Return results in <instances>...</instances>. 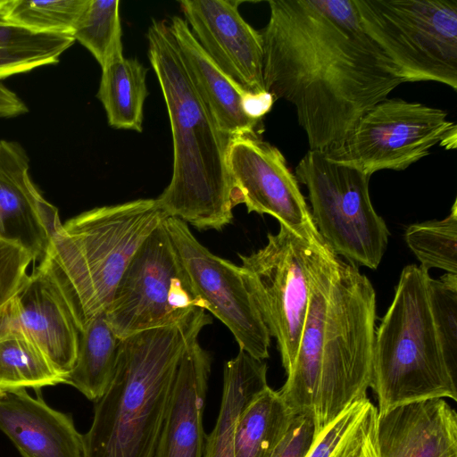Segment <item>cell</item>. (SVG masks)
Instances as JSON below:
<instances>
[{"label":"cell","instance_id":"6","mask_svg":"<svg viewBox=\"0 0 457 457\" xmlns=\"http://www.w3.org/2000/svg\"><path fill=\"white\" fill-rule=\"evenodd\" d=\"M429 278L420 266H405L375 331L370 387L378 414L429 399L457 401L456 377L445 362L431 315Z\"/></svg>","mask_w":457,"mask_h":457},{"label":"cell","instance_id":"34","mask_svg":"<svg viewBox=\"0 0 457 457\" xmlns=\"http://www.w3.org/2000/svg\"><path fill=\"white\" fill-rule=\"evenodd\" d=\"M28 111V106L17 94L0 82V118L16 117Z\"/></svg>","mask_w":457,"mask_h":457},{"label":"cell","instance_id":"16","mask_svg":"<svg viewBox=\"0 0 457 457\" xmlns=\"http://www.w3.org/2000/svg\"><path fill=\"white\" fill-rule=\"evenodd\" d=\"M29 170L24 148L17 142L0 140V238L40 261L62 222L58 210L32 183Z\"/></svg>","mask_w":457,"mask_h":457},{"label":"cell","instance_id":"9","mask_svg":"<svg viewBox=\"0 0 457 457\" xmlns=\"http://www.w3.org/2000/svg\"><path fill=\"white\" fill-rule=\"evenodd\" d=\"M207 306L195 290L163 221L137 250L114 289L106 320L120 338L183 324Z\"/></svg>","mask_w":457,"mask_h":457},{"label":"cell","instance_id":"26","mask_svg":"<svg viewBox=\"0 0 457 457\" xmlns=\"http://www.w3.org/2000/svg\"><path fill=\"white\" fill-rule=\"evenodd\" d=\"M74 42L71 34L37 32L0 20V79L55 64Z\"/></svg>","mask_w":457,"mask_h":457},{"label":"cell","instance_id":"24","mask_svg":"<svg viewBox=\"0 0 457 457\" xmlns=\"http://www.w3.org/2000/svg\"><path fill=\"white\" fill-rule=\"evenodd\" d=\"M295 415L279 391L266 387L236 424L235 457H270Z\"/></svg>","mask_w":457,"mask_h":457},{"label":"cell","instance_id":"18","mask_svg":"<svg viewBox=\"0 0 457 457\" xmlns=\"http://www.w3.org/2000/svg\"><path fill=\"white\" fill-rule=\"evenodd\" d=\"M0 430L23 457H84L83 435L71 417L26 389H0Z\"/></svg>","mask_w":457,"mask_h":457},{"label":"cell","instance_id":"22","mask_svg":"<svg viewBox=\"0 0 457 457\" xmlns=\"http://www.w3.org/2000/svg\"><path fill=\"white\" fill-rule=\"evenodd\" d=\"M119 343L120 338L110 327L105 312L90 320L79 331L76 362L64 384L96 402L113 377Z\"/></svg>","mask_w":457,"mask_h":457},{"label":"cell","instance_id":"8","mask_svg":"<svg viewBox=\"0 0 457 457\" xmlns=\"http://www.w3.org/2000/svg\"><path fill=\"white\" fill-rule=\"evenodd\" d=\"M295 177L308 189L312 220L328 248L356 267L377 269L390 233L371 204L370 177L315 150L299 162Z\"/></svg>","mask_w":457,"mask_h":457},{"label":"cell","instance_id":"21","mask_svg":"<svg viewBox=\"0 0 457 457\" xmlns=\"http://www.w3.org/2000/svg\"><path fill=\"white\" fill-rule=\"evenodd\" d=\"M267 364L243 350L224 367L220 409L204 457H235L234 430L241 413L266 388Z\"/></svg>","mask_w":457,"mask_h":457},{"label":"cell","instance_id":"10","mask_svg":"<svg viewBox=\"0 0 457 457\" xmlns=\"http://www.w3.org/2000/svg\"><path fill=\"white\" fill-rule=\"evenodd\" d=\"M265 246L238 254L246 287L270 337L276 338L287 375L298 352L310 298V272L318 245L279 224Z\"/></svg>","mask_w":457,"mask_h":457},{"label":"cell","instance_id":"4","mask_svg":"<svg viewBox=\"0 0 457 457\" xmlns=\"http://www.w3.org/2000/svg\"><path fill=\"white\" fill-rule=\"evenodd\" d=\"M211 322L203 311L120 339L113 377L83 435L84 457L155 456L180 359Z\"/></svg>","mask_w":457,"mask_h":457},{"label":"cell","instance_id":"29","mask_svg":"<svg viewBox=\"0 0 457 457\" xmlns=\"http://www.w3.org/2000/svg\"><path fill=\"white\" fill-rule=\"evenodd\" d=\"M405 241L420 262V267L428 271L432 268L457 274V202L450 214L440 220H428L410 225L405 231Z\"/></svg>","mask_w":457,"mask_h":457},{"label":"cell","instance_id":"7","mask_svg":"<svg viewBox=\"0 0 457 457\" xmlns=\"http://www.w3.org/2000/svg\"><path fill=\"white\" fill-rule=\"evenodd\" d=\"M364 33L404 82L457 89V0H354Z\"/></svg>","mask_w":457,"mask_h":457},{"label":"cell","instance_id":"28","mask_svg":"<svg viewBox=\"0 0 457 457\" xmlns=\"http://www.w3.org/2000/svg\"><path fill=\"white\" fill-rule=\"evenodd\" d=\"M119 0H89L72 34L102 70L123 58Z\"/></svg>","mask_w":457,"mask_h":457},{"label":"cell","instance_id":"27","mask_svg":"<svg viewBox=\"0 0 457 457\" xmlns=\"http://www.w3.org/2000/svg\"><path fill=\"white\" fill-rule=\"evenodd\" d=\"M41 349L21 336L0 340V389L16 390L63 383Z\"/></svg>","mask_w":457,"mask_h":457},{"label":"cell","instance_id":"15","mask_svg":"<svg viewBox=\"0 0 457 457\" xmlns=\"http://www.w3.org/2000/svg\"><path fill=\"white\" fill-rule=\"evenodd\" d=\"M14 335L36 344L63 380L73 369L79 330L61 295L37 269L0 308V340Z\"/></svg>","mask_w":457,"mask_h":457},{"label":"cell","instance_id":"25","mask_svg":"<svg viewBox=\"0 0 457 457\" xmlns=\"http://www.w3.org/2000/svg\"><path fill=\"white\" fill-rule=\"evenodd\" d=\"M146 73L137 59L125 57L102 70L97 98L111 127L142 131Z\"/></svg>","mask_w":457,"mask_h":457},{"label":"cell","instance_id":"31","mask_svg":"<svg viewBox=\"0 0 457 457\" xmlns=\"http://www.w3.org/2000/svg\"><path fill=\"white\" fill-rule=\"evenodd\" d=\"M431 315L445 362L457 377V274L428 281Z\"/></svg>","mask_w":457,"mask_h":457},{"label":"cell","instance_id":"23","mask_svg":"<svg viewBox=\"0 0 457 457\" xmlns=\"http://www.w3.org/2000/svg\"><path fill=\"white\" fill-rule=\"evenodd\" d=\"M306 457H381L378 411L369 399L353 403L320 430Z\"/></svg>","mask_w":457,"mask_h":457},{"label":"cell","instance_id":"14","mask_svg":"<svg viewBox=\"0 0 457 457\" xmlns=\"http://www.w3.org/2000/svg\"><path fill=\"white\" fill-rule=\"evenodd\" d=\"M179 4L193 36L212 62L245 90L265 92L262 37L241 16V1L182 0Z\"/></svg>","mask_w":457,"mask_h":457},{"label":"cell","instance_id":"12","mask_svg":"<svg viewBox=\"0 0 457 457\" xmlns=\"http://www.w3.org/2000/svg\"><path fill=\"white\" fill-rule=\"evenodd\" d=\"M163 224L207 311L228 327L240 350L258 360L267 359L270 335L239 266L211 253L183 220L170 217Z\"/></svg>","mask_w":457,"mask_h":457},{"label":"cell","instance_id":"17","mask_svg":"<svg viewBox=\"0 0 457 457\" xmlns=\"http://www.w3.org/2000/svg\"><path fill=\"white\" fill-rule=\"evenodd\" d=\"M197 339L180 359L154 457H204L203 418L212 359Z\"/></svg>","mask_w":457,"mask_h":457},{"label":"cell","instance_id":"20","mask_svg":"<svg viewBox=\"0 0 457 457\" xmlns=\"http://www.w3.org/2000/svg\"><path fill=\"white\" fill-rule=\"evenodd\" d=\"M169 24L192 79L219 129L230 139L256 135L260 121L248 113L252 93L241 87L212 62L185 20L173 16Z\"/></svg>","mask_w":457,"mask_h":457},{"label":"cell","instance_id":"13","mask_svg":"<svg viewBox=\"0 0 457 457\" xmlns=\"http://www.w3.org/2000/svg\"><path fill=\"white\" fill-rule=\"evenodd\" d=\"M227 166L235 205L270 214L297 236L326 245L312 220L298 180L281 152L257 135L230 139Z\"/></svg>","mask_w":457,"mask_h":457},{"label":"cell","instance_id":"11","mask_svg":"<svg viewBox=\"0 0 457 457\" xmlns=\"http://www.w3.org/2000/svg\"><path fill=\"white\" fill-rule=\"evenodd\" d=\"M454 129L444 110L386 97L360 118L340 147L325 155L369 177L381 170H403Z\"/></svg>","mask_w":457,"mask_h":457},{"label":"cell","instance_id":"2","mask_svg":"<svg viewBox=\"0 0 457 457\" xmlns=\"http://www.w3.org/2000/svg\"><path fill=\"white\" fill-rule=\"evenodd\" d=\"M375 321L370 279L328 245L322 247L310 272L297 356L278 390L295 415L313 411L317 435L349 404L367 397Z\"/></svg>","mask_w":457,"mask_h":457},{"label":"cell","instance_id":"32","mask_svg":"<svg viewBox=\"0 0 457 457\" xmlns=\"http://www.w3.org/2000/svg\"><path fill=\"white\" fill-rule=\"evenodd\" d=\"M34 261L21 246L0 238V308L25 284L27 269Z\"/></svg>","mask_w":457,"mask_h":457},{"label":"cell","instance_id":"35","mask_svg":"<svg viewBox=\"0 0 457 457\" xmlns=\"http://www.w3.org/2000/svg\"><path fill=\"white\" fill-rule=\"evenodd\" d=\"M7 0H0V11L4 7V5L6 4Z\"/></svg>","mask_w":457,"mask_h":457},{"label":"cell","instance_id":"19","mask_svg":"<svg viewBox=\"0 0 457 457\" xmlns=\"http://www.w3.org/2000/svg\"><path fill=\"white\" fill-rule=\"evenodd\" d=\"M381 457H457V413L443 398L378 414Z\"/></svg>","mask_w":457,"mask_h":457},{"label":"cell","instance_id":"1","mask_svg":"<svg viewBox=\"0 0 457 457\" xmlns=\"http://www.w3.org/2000/svg\"><path fill=\"white\" fill-rule=\"evenodd\" d=\"M260 31L265 90L291 103L310 150L340 147L360 118L403 83L364 33L354 0H270Z\"/></svg>","mask_w":457,"mask_h":457},{"label":"cell","instance_id":"30","mask_svg":"<svg viewBox=\"0 0 457 457\" xmlns=\"http://www.w3.org/2000/svg\"><path fill=\"white\" fill-rule=\"evenodd\" d=\"M89 0H7L0 20L37 32L72 35Z\"/></svg>","mask_w":457,"mask_h":457},{"label":"cell","instance_id":"33","mask_svg":"<svg viewBox=\"0 0 457 457\" xmlns=\"http://www.w3.org/2000/svg\"><path fill=\"white\" fill-rule=\"evenodd\" d=\"M316 436L313 411L296 414L270 457H306Z\"/></svg>","mask_w":457,"mask_h":457},{"label":"cell","instance_id":"3","mask_svg":"<svg viewBox=\"0 0 457 457\" xmlns=\"http://www.w3.org/2000/svg\"><path fill=\"white\" fill-rule=\"evenodd\" d=\"M146 37L173 141L171 179L155 200L166 218L220 230L232 221L236 206L227 166L230 138L197 90L170 24L153 20Z\"/></svg>","mask_w":457,"mask_h":457},{"label":"cell","instance_id":"5","mask_svg":"<svg viewBox=\"0 0 457 457\" xmlns=\"http://www.w3.org/2000/svg\"><path fill=\"white\" fill-rule=\"evenodd\" d=\"M164 219L155 199H137L84 212L54 232L37 269L79 331L105 312L131 258Z\"/></svg>","mask_w":457,"mask_h":457}]
</instances>
